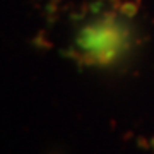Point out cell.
<instances>
[{
	"label": "cell",
	"instance_id": "6da1fadb",
	"mask_svg": "<svg viewBox=\"0 0 154 154\" xmlns=\"http://www.w3.org/2000/svg\"><path fill=\"white\" fill-rule=\"evenodd\" d=\"M130 31L113 16L89 22L75 36L74 55L89 65H108L128 48Z\"/></svg>",
	"mask_w": 154,
	"mask_h": 154
}]
</instances>
